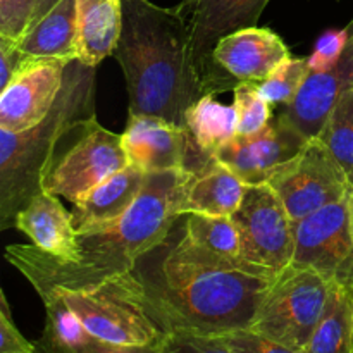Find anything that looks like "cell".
<instances>
[{
    "mask_svg": "<svg viewBox=\"0 0 353 353\" xmlns=\"http://www.w3.org/2000/svg\"><path fill=\"white\" fill-rule=\"evenodd\" d=\"M174 228L134 268L154 323L165 336H223L248 330L278 274L243 259L212 254Z\"/></svg>",
    "mask_w": 353,
    "mask_h": 353,
    "instance_id": "6da1fadb",
    "label": "cell"
},
{
    "mask_svg": "<svg viewBox=\"0 0 353 353\" xmlns=\"http://www.w3.org/2000/svg\"><path fill=\"white\" fill-rule=\"evenodd\" d=\"M186 169L148 172L131 209L114 223L78 234L76 261H61L34 245H9L6 259L37 290L85 292L117 276L133 272L145 254L164 243L181 216Z\"/></svg>",
    "mask_w": 353,
    "mask_h": 353,
    "instance_id": "7a4b0ae2",
    "label": "cell"
},
{
    "mask_svg": "<svg viewBox=\"0 0 353 353\" xmlns=\"http://www.w3.org/2000/svg\"><path fill=\"white\" fill-rule=\"evenodd\" d=\"M112 55L126 79L131 116L162 117L185 128L186 112L205 92L178 7L123 0V30Z\"/></svg>",
    "mask_w": 353,
    "mask_h": 353,
    "instance_id": "3957f363",
    "label": "cell"
},
{
    "mask_svg": "<svg viewBox=\"0 0 353 353\" xmlns=\"http://www.w3.org/2000/svg\"><path fill=\"white\" fill-rule=\"evenodd\" d=\"M97 68L72 61L50 114L21 133L0 130V230L16 228V217L43 190L57 147L69 133L95 117Z\"/></svg>",
    "mask_w": 353,
    "mask_h": 353,
    "instance_id": "277c9868",
    "label": "cell"
},
{
    "mask_svg": "<svg viewBox=\"0 0 353 353\" xmlns=\"http://www.w3.org/2000/svg\"><path fill=\"white\" fill-rule=\"evenodd\" d=\"M97 340L114 345H161L165 334L148 314L137 272L117 276L85 292H57Z\"/></svg>",
    "mask_w": 353,
    "mask_h": 353,
    "instance_id": "5b68a950",
    "label": "cell"
},
{
    "mask_svg": "<svg viewBox=\"0 0 353 353\" xmlns=\"http://www.w3.org/2000/svg\"><path fill=\"white\" fill-rule=\"evenodd\" d=\"M334 279L290 264L276 276L248 330L303 352L319 324Z\"/></svg>",
    "mask_w": 353,
    "mask_h": 353,
    "instance_id": "8992f818",
    "label": "cell"
},
{
    "mask_svg": "<svg viewBox=\"0 0 353 353\" xmlns=\"http://www.w3.org/2000/svg\"><path fill=\"white\" fill-rule=\"evenodd\" d=\"M268 185L293 221L347 199L353 190L340 162L317 137L309 138L295 157L279 165Z\"/></svg>",
    "mask_w": 353,
    "mask_h": 353,
    "instance_id": "52a82bcc",
    "label": "cell"
},
{
    "mask_svg": "<svg viewBox=\"0 0 353 353\" xmlns=\"http://www.w3.org/2000/svg\"><path fill=\"white\" fill-rule=\"evenodd\" d=\"M128 165L123 134L105 130L92 117L79 128V134L68 150L55 155L43 179V190L78 203L95 186Z\"/></svg>",
    "mask_w": 353,
    "mask_h": 353,
    "instance_id": "ba28073f",
    "label": "cell"
},
{
    "mask_svg": "<svg viewBox=\"0 0 353 353\" xmlns=\"http://www.w3.org/2000/svg\"><path fill=\"white\" fill-rule=\"evenodd\" d=\"M240 233L241 259L279 274L293 261V219L268 183L248 185L233 214Z\"/></svg>",
    "mask_w": 353,
    "mask_h": 353,
    "instance_id": "9c48e42d",
    "label": "cell"
},
{
    "mask_svg": "<svg viewBox=\"0 0 353 353\" xmlns=\"http://www.w3.org/2000/svg\"><path fill=\"white\" fill-rule=\"evenodd\" d=\"M269 2L271 0H183L179 3L205 95L233 92V83L214 64V47L226 34L257 26Z\"/></svg>",
    "mask_w": 353,
    "mask_h": 353,
    "instance_id": "30bf717a",
    "label": "cell"
},
{
    "mask_svg": "<svg viewBox=\"0 0 353 353\" xmlns=\"http://www.w3.org/2000/svg\"><path fill=\"white\" fill-rule=\"evenodd\" d=\"M347 199L293 221V265L316 269L330 279L353 276V240Z\"/></svg>",
    "mask_w": 353,
    "mask_h": 353,
    "instance_id": "8fae6325",
    "label": "cell"
},
{
    "mask_svg": "<svg viewBox=\"0 0 353 353\" xmlns=\"http://www.w3.org/2000/svg\"><path fill=\"white\" fill-rule=\"evenodd\" d=\"M68 61L34 57L0 92V130L21 133L50 114L65 79Z\"/></svg>",
    "mask_w": 353,
    "mask_h": 353,
    "instance_id": "7c38bea8",
    "label": "cell"
},
{
    "mask_svg": "<svg viewBox=\"0 0 353 353\" xmlns=\"http://www.w3.org/2000/svg\"><path fill=\"white\" fill-rule=\"evenodd\" d=\"M307 138L276 116L262 131L236 134L217 150L216 159L240 176L247 185L268 183L272 172L295 157Z\"/></svg>",
    "mask_w": 353,
    "mask_h": 353,
    "instance_id": "4fadbf2b",
    "label": "cell"
},
{
    "mask_svg": "<svg viewBox=\"0 0 353 353\" xmlns=\"http://www.w3.org/2000/svg\"><path fill=\"white\" fill-rule=\"evenodd\" d=\"M347 28L348 41L340 59L324 71L309 72L295 100L278 112L307 140L319 134L340 97L353 88V19Z\"/></svg>",
    "mask_w": 353,
    "mask_h": 353,
    "instance_id": "5bb4252c",
    "label": "cell"
},
{
    "mask_svg": "<svg viewBox=\"0 0 353 353\" xmlns=\"http://www.w3.org/2000/svg\"><path fill=\"white\" fill-rule=\"evenodd\" d=\"M290 55L288 47L278 33L254 26L221 38L214 47L212 61L236 86L243 81H262Z\"/></svg>",
    "mask_w": 353,
    "mask_h": 353,
    "instance_id": "9a60e30c",
    "label": "cell"
},
{
    "mask_svg": "<svg viewBox=\"0 0 353 353\" xmlns=\"http://www.w3.org/2000/svg\"><path fill=\"white\" fill-rule=\"evenodd\" d=\"M128 162L143 172L185 169L188 155L186 130L155 116L128 117L123 133Z\"/></svg>",
    "mask_w": 353,
    "mask_h": 353,
    "instance_id": "2e32d148",
    "label": "cell"
},
{
    "mask_svg": "<svg viewBox=\"0 0 353 353\" xmlns=\"http://www.w3.org/2000/svg\"><path fill=\"white\" fill-rule=\"evenodd\" d=\"M16 230L26 234L33 245L61 261L78 257V231L69 212L57 195L38 192L16 217Z\"/></svg>",
    "mask_w": 353,
    "mask_h": 353,
    "instance_id": "e0dca14e",
    "label": "cell"
},
{
    "mask_svg": "<svg viewBox=\"0 0 353 353\" xmlns=\"http://www.w3.org/2000/svg\"><path fill=\"white\" fill-rule=\"evenodd\" d=\"M145 183L147 172L130 164L86 193L72 209V223L78 234L99 230L123 217L137 202Z\"/></svg>",
    "mask_w": 353,
    "mask_h": 353,
    "instance_id": "ac0fdd59",
    "label": "cell"
},
{
    "mask_svg": "<svg viewBox=\"0 0 353 353\" xmlns=\"http://www.w3.org/2000/svg\"><path fill=\"white\" fill-rule=\"evenodd\" d=\"M188 155L186 171L193 172L216 157L217 150L238 134V112L234 105L203 95L188 109L185 117Z\"/></svg>",
    "mask_w": 353,
    "mask_h": 353,
    "instance_id": "d6986e66",
    "label": "cell"
},
{
    "mask_svg": "<svg viewBox=\"0 0 353 353\" xmlns=\"http://www.w3.org/2000/svg\"><path fill=\"white\" fill-rule=\"evenodd\" d=\"M248 185L216 157L190 172L181 202V216L209 214L231 217L241 205Z\"/></svg>",
    "mask_w": 353,
    "mask_h": 353,
    "instance_id": "ffe728a7",
    "label": "cell"
},
{
    "mask_svg": "<svg viewBox=\"0 0 353 353\" xmlns=\"http://www.w3.org/2000/svg\"><path fill=\"white\" fill-rule=\"evenodd\" d=\"M78 52L86 65H97L114 54L123 30V0H76Z\"/></svg>",
    "mask_w": 353,
    "mask_h": 353,
    "instance_id": "44dd1931",
    "label": "cell"
},
{
    "mask_svg": "<svg viewBox=\"0 0 353 353\" xmlns=\"http://www.w3.org/2000/svg\"><path fill=\"white\" fill-rule=\"evenodd\" d=\"M33 57L78 61V16L76 0H59L30 31L17 41Z\"/></svg>",
    "mask_w": 353,
    "mask_h": 353,
    "instance_id": "7402d4cb",
    "label": "cell"
},
{
    "mask_svg": "<svg viewBox=\"0 0 353 353\" xmlns=\"http://www.w3.org/2000/svg\"><path fill=\"white\" fill-rule=\"evenodd\" d=\"M303 353H353V312L350 290L334 279L326 309Z\"/></svg>",
    "mask_w": 353,
    "mask_h": 353,
    "instance_id": "603a6c76",
    "label": "cell"
},
{
    "mask_svg": "<svg viewBox=\"0 0 353 353\" xmlns=\"http://www.w3.org/2000/svg\"><path fill=\"white\" fill-rule=\"evenodd\" d=\"M185 236L192 243L226 259H241L240 233L233 217L186 214Z\"/></svg>",
    "mask_w": 353,
    "mask_h": 353,
    "instance_id": "cb8c5ba5",
    "label": "cell"
},
{
    "mask_svg": "<svg viewBox=\"0 0 353 353\" xmlns=\"http://www.w3.org/2000/svg\"><path fill=\"white\" fill-rule=\"evenodd\" d=\"M317 138L340 162L353 186V88L340 97Z\"/></svg>",
    "mask_w": 353,
    "mask_h": 353,
    "instance_id": "d4e9b609",
    "label": "cell"
},
{
    "mask_svg": "<svg viewBox=\"0 0 353 353\" xmlns=\"http://www.w3.org/2000/svg\"><path fill=\"white\" fill-rule=\"evenodd\" d=\"M309 71V59L290 55L269 72L268 78L257 83V88L271 105H290L299 95Z\"/></svg>",
    "mask_w": 353,
    "mask_h": 353,
    "instance_id": "484cf974",
    "label": "cell"
},
{
    "mask_svg": "<svg viewBox=\"0 0 353 353\" xmlns=\"http://www.w3.org/2000/svg\"><path fill=\"white\" fill-rule=\"evenodd\" d=\"M233 105L238 112V134H254L271 123V103L261 95L257 83H238L233 90Z\"/></svg>",
    "mask_w": 353,
    "mask_h": 353,
    "instance_id": "4316f807",
    "label": "cell"
},
{
    "mask_svg": "<svg viewBox=\"0 0 353 353\" xmlns=\"http://www.w3.org/2000/svg\"><path fill=\"white\" fill-rule=\"evenodd\" d=\"M38 0H0V37L21 41L30 31Z\"/></svg>",
    "mask_w": 353,
    "mask_h": 353,
    "instance_id": "83f0119b",
    "label": "cell"
},
{
    "mask_svg": "<svg viewBox=\"0 0 353 353\" xmlns=\"http://www.w3.org/2000/svg\"><path fill=\"white\" fill-rule=\"evenodd\" d=\"M217 338L234 353H303L250 330H238Z\"/></svg>",
    "mask_w": 353,
    "mask_h": 353,
    "instance_id": "f1b7e54d",
    "label": "cell"
},
{
    "mask_svg": "<svg viewBox=\"0 0 353 353\" xmlns=\"http://www.w3.org/2000/svg\"><path fill=\"white\" fill-rule=\"evenodd\" d=\"M348 41V28L343 30H330L317 40L314 52L309 55V72H319L333 65L343 54Z\"/></svg>",
    "mask_w": 353,
    "mask_h": 353,
    "instance_id": "f546056e",
    "label": "cell"
},
{
    "mask_svg": "<svg viewBox=\"0 0 353 353\" xmlns=\"http://www.w3.org/2000/svg\"><path fill=\"white\" fill-rule=\"evenodd\" d=\"M161 353H234L217 336L196 334H168L162 341Z\"/></svg>",
    "mask_w": 353,
    "mask_h": 353,
    "instance_id": "4dcf8cb0",
    "label": "cell"
},
{
    "mask_svg": "<svg viewBox=\"0 0 353 353\" xmlns=\"http://www.w3.org/2000/svg\"><path fill=\"white\" fill-rule=\"evenodd\" d=\"M0 353H38L37 343L28 341L14 324L3 292H0Z\"/></svg>",
    "mask_w": 353,
    "mask_h": 353,
    "instance_id": "1f68e13d",
    "label": "cell"
},
{
    "mask_svg": "<svg viewBox=\"0 0 353 353\" xmlns=\"http://www.w3.org/2000/svg\"><path fill=\"white\" fill-rule=\"evenodd\" d=\"M31 59H34L33 55L21 50L17 41L0 37V92Z\"/></svg>",
    "mask_w": 353,
    "mask_h": 353,
    "instance_id": "d6a6232c",
    "label": "cell"
},
{
    "mask_svg": "<svg viewBox=\"0 0 353 353\" xmlns=\"http://www.w3.org/2000/svg\"><path fill=\"white\" fill-rule=\"evenodd\" d=\"M161 345H147V347H130V345H114L105 341L97 340L95 336H90L83 340L81 343H76L72 347L64 348L54 353H161Z\"/></svg>",
    "mask_w": 353,
    "mask_h": 353,
    "instance_id": "836d02e7",
    "label": "cell"
},
{
    "mask_svg": "<svg viewBox=\"0 0 353 353\" xmlns=\"http://www.w3.org/2000/svg\"><path fill=\"white\" fill-rule=\"evenodd\" d=\"M59 0H38V7H37V14H34V19H33V24H31V28L34 26V24L38 23V21L41 19V17L45 16V14L48 12V10L52 9V7L57 3ZM30 28V30H31Z\"/></svg>",
    "mask_w": 353,
    "mask_h": 353,
    "instance_id": "e575fe53",
    "label": "cell"
},
{
    "mask_svg": "<svg viewBox=\"0 0 353 353\" xmlns=\"http://www.w3.org/2000/svg\"><path fill=\"white\" fill-rule=\"evenodd\" d=\"M348 219H350V233H352V240H353V190L350 192V195H348Z\"/></svg>",
    "mask_w": 353,
    "mask_h": 353,
    "instance_id": "d590c367",
    "label": "cell"
},
{
    "mask_svg": "<svg viewBox=\"0 0 353 353\" xmlns=\"http://www.w3.org/2000/svg\"><path fill=\"white\" fill-rule=\"evenodd\" d=\"M345 285L348 286V290H350V296H352V312H353V276L350 279H347V281H343Z\"/></svg>",
    "mask_w": 353,
    "mask_h": 353,
    "instance_id": "8d00e7d4",
    "label": "cell"
}]
</instances>
